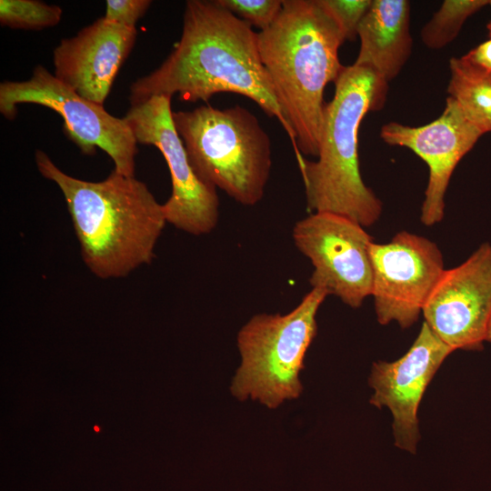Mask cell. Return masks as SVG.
Masks as SVG:
<instances>
[{
  "label": "cell",
  "mask_w": 491,
  "mask_h": 491,
  "mask_svg": "<svg viewBox=\"0 0 491 491\" xmlns=\"http://www.w3.org/2000/svg\"><path fill=\"white\" fill-rule=\"evenodd\" d=\"M218 93L244 95L276 117L296 154L294 133L261 60L258 34L215 0H189L179 42L158 68L132 84L129 100L134 105L178 94L185 101L207 102Z\"/></svg>",
  "instance_id": "1"
},
{
  "label": "cell",
  "mask_w": 491,
  "mask_h": 491,
  "mask_svg": "<svg viewBox=\"0 0 491 491\" xmlns=\"http://www.w3.org/2000/svg\"><path fill=\"white\" fill-rule=\"evenodd\" d=\"M35 163L62 191L82 259L95 276L124 277L152 262L166 220L144 182L115 170L99 182L75 178L41 150L35 152Z\"/></svg>",
  "instance_id": "2"
},
{
  "label": "cell",
  "mask_w": 491,
  "mask_h": 491,
  "mask_svg": "<svg viewBox=\"0 0 491 491\" xmlns=\"http://www.w3.org/2000/svg\"><path fill=\"white\" fill-rule=\"evenodd\" d=\"M258 48L282 113L303 155L317 156L324 91L344 65L338 50L346 40L319 0H283L269 27L259 31Z\"/></svg>",
  "instance_id": "3"
},
{
  "label": "cell",
  "mask_w": 491,
  "mask_h": 491,
  "mask_svg": "<svg viewBox=\"0 0 491 491\" xmlns=\"http://www.w3.org/2000/svg\"><path fill=\"white\" fill-rule=\"evenodd\" d=\"M326 104L316 161L303 157L298 166L307 209L346 216L363 227L375 224L382 202L366 185L358 160V130L368 112L384 107L388 83L366 66H344Z\"/></svg>",
  "instance_id": "4"
},
{
  "label": "cell",
  "mask_w": 491,
  "mask_h": 491,
  "mask_svg": "<svg viewBox=\"0 0 491 491\" xmlns=\"http://www.w3.org/2000/svg\"><path fill=\"white\" fill-rule=\"evenodd\" d=\"M190 165L206 185L244 205L260 202L271 165V143L258 119L236 105L172 113Z\"/></svg>",
  "instance_id": "5"
},
{
  "label": "cell",
  "mask_w": 491,
  "mask_h": 491,
  "mask_svg": "<svg viewBox=\"0 0 491 491\" xmlns=\"http://www.w3.org/2000/svg\"><path fill=\"white\" fill-rule=\"evenodd\" d=\"M328 294L312 288L289 313L257 314L237 334L241 364L230 391L275 409L303 391L299 374L316 335V313Z\"/></svg>",
  "instance_id": "6"
},
{
  "label": "cell",
  "mask_w": 491,
  "mask_h": 491,
  "mask_svg": "<svg viewBox=\"0 0 491 491\" xmlns=\"http://www.w3.org/2000/svg\"><path fill=\"white\" fill-rule=\"evenodd\" d=\"M25 103L58 113L65 134L84 154L93 155L98 147L111 157L115 172L135 176L137 142L125 118L80 96L42 65L35 67L28 80L0 85V113L5 117L13 120L16 106Z\"/></svg>",
  "instance_id": "7"
},
{
  "label": "cell",
  "mask_w": 491,
  "mask_h": 491,
  "mask_svg": "<svg viewBox=\"0 0 491 491\" xmlns=\"http://www.w3.org/2000/svg\"><path fill=\"white\" fill-rule=\"evenodd\" d=\"M172 113L171 97L155 95L131 105L124 118L136 142L155 146L166 161L172 180L171 195L162 205L166 223L191 235L208 234L218 222L216 188L194 171Z\"/></svg>",
  "instance_id": "8"
},
{
  "label": "cell",
  "mask_w": 491,
  "mask_h": 491,
  "mask_svg": "<svg viewBox=\"0 0 491 491\" xmlns=\"http://www.w3.org/2000/svg\"><path fill=\"white\" fill-rule=\"evenodd\" d=\"M292 235L314 266L312 288H321L353 308L371 296L373 238L361 225L340 215L314 213L296 223Z\"/></svg>",
  "instance_id": "9"
},
{
  "label": "cell",
  "mask_w": 491,
  "mask_h": 491,
  "mask_svg": "<svg viewBox=\"0 0 491 491\" xmlns=\"http://www.w3.org/2000/svg\"><path fill=\"white\" fill-rule=\"evenodd\" d=\"M370 260L378 322L411 326L446 270L440 249L424 236L401 231L388 243L373 242Z\"/></svg>",
  "instance_id": "10"
},
{
  "label": "cell",
  "mask_w": 491,
  "mask_h": 491,
  "mask_svg": "<svg viewBox=\"0 0 491 491\" xmlns=\"http://www.w3.org/2000/svg\"><path fill=\"white\" fill-rule=\"evenodd\" d=\"M425 322L453 350L480 349L491 320V244L446 269L424 308Z\"/></svg>",
  "instance_id": "11"
},
{
  "label": "cell",
  "mask_w": 491,
  "mask_h": 491,
  "mask_svg": "<svg viewBox=\"0 0 491 491\" xmlns=\"http://www.w3.org/2000/svg\"><path fill=\"white\" fill-rule=\"evenodd\" d=\"M484 134L464 115L450 96L439 117L421 126L389 122L380 130L382 140L410 149L428 166V182L421 206L425 225L439 223L445 215V195L460 160Z\"/></svg>",
  "instance_id": "12"
},
{
  "label": "cell",
  "mask_w": 491,
  "mask_h": 491,
  "mask_svg": "<svg viewBox=\"0 0 491 491\" xmlns=\"http://www.w3.org/2000/svg\"><path fill=\"white\" fill-rule=\"evenodd\" d=\"M454 350L424 322L409 350L394 362L374 363L370 404L386 406L393 416L395 444L414 453L420 438L417 409L423 394L446 356Z\"/></svg>",
  "instance_id": "13"
},
{
  "label": "cell",
  "mask_w": 491,
  "mask_h": 491,
  "mask_svg": "<svg viewBox=\"0 0 491 491\" xmlns=\"http://www.w3.org/2000/svg\"><path fill=\"white\" fill-rule=\"evenodd\" d=\"M136 34L135 28L98 18L60 41L54 50V75L80 96L104 105Z\"/></svg>",
  "instance_id": "14"
},
{
  "label": "cell",
  "mask_w": 491,
  "mask_h": 491,
  "mask_svg": "<svg viewBox=\"0 0 491 491\" xmlns=\"http://www.w3.org/2000/svg\"><path fill=\"white\" fill-rule=\"evenodd\" d=\"M357 36L360 48L354 65L371 68L387 83L393 80L412 53L410 2L373 0Z\"/></svg>",
  "instance_id": "15"
},
{
  "label": "cell",
  "mask_w": 491,
  "mask_h": 491,
  "mask_svg": "<svg viewBox=\"0 0 491 491\" xmlns=\"http://www.w3.org/2000/svg\"><path fill=\"white\" fill-rule=\"evenodd\" d=\"M448 96L482 133L491 132V73L475 66L462 56L449 60Z\"/></svg>",
  "instance_id": "16"
},
{
  "label": "cell",
  "mask_w": 491,
  "mask_h": 491,
  "mask_svg": "<svg viewBox=\"0 0 491 491\" xmlns=\"http://www.w3.org/2000/svg\"><path fill=\"white\" fill-rule=\"evenodd\" d=\"M488 0H445L440 8L420 31L422 43L432 50L450 44L459 34L466 19L489 5Z\"/></svg>",
  "instance_id": "17"
},
{
  "label": "cell",
  "mask_w": 491,
  "mask_h": 491,
  "mask_svg": "<svg viewBox=\"0 0 491 491\" xmlns=\"http://www.w3.org/2000/svg\"><path fill=\"white\" fill-rule=\"evenodd\" d=\"M62 8L35 0H1L0 22L4 26L40 30L56 25Z\"/></svg>",
  "instance_id": "18"
},
{
  "label": "cell",
  "mask_w": 491,
  "mask_h": 491,
  "mask_svg": "<svg viewBox=\"0 0 491 491\" xmlns=\"http://www.w3.org/2000/svg\"><path fill=\"white\" fill-rule=\"evenodd\" d=\"M221 7L256 26L266 29L276 20L283 6V0H215Z\"/></svg>",
  "instance_id": "19"
},
{
  "label": "cell",
  "mask_w": 491,
  "mask_h": 491,
  "mask_svg": "<svg viewBox=\"0 0 491 491\" xmlns=\"http://www.w3.org/2000/svg\"><path fill=\"white\" fill-rule=\"evenodd\" d=\"M342 31L346 40L357 36L359 24L373 0H319Z\"/></svg>",
  "instance_id": "20"
},
{
  "label": "cell",
  "mask_w": 491,
  "mask_h": 491,
  "mask_svg": "<svg viewBox=\"0 0 491 491\" xmlns=\"http://www.w3.org/2000/svg\"><path fill=\"white\" fill-rule=\"evenodd\" d=\"M151 4L149 0H108L104 17L123 26L135 28L136 22Z\"/></svg>",
  "instance_id": "21"
},
{
  "label": "cell",
  "mask_w": 491,
  "mask_h": 491,
  "mask_svg": "<svg viewBox=\"0 0 491 491\" xmlns=\"http://www.w3.org/2000/svg\"><path fill=\"white\" fill-rule=\"evenodd\" d=\"M462 57L479 69L491 73V38L470 50Z\"/></svg>",
  "instance_id": "22"
},
{
  "label": "cell",
  "mask_w": 491,
  "mask_h": 491,
  "mask_svg": "<svg viewBox=\"0 0 491 491\" xmlns=\"http://www.w3.org/2000/svg\"><path fill=\"white\" fill-rule=\"evenodd\" d=\"M486 341L491 343V320H490L489 327H488V330H487V335H486Z\"/></svg>",
  "instance_id": "23"
},
{
  "label": "cell",
  "mask_w": 491,
  "mask_h": 491,
  "mask_svg": "<svg viewBox=\"0 0 491 491\" xmlns=\"http://www.w3.org/2000/svg\"><path fill=\"white\" fill-rule=\"evenodd\" d=\"M486 28L488 30L489 37L491 38V21L487 24Z\"/></svg>",
  "instance_id": "24"
},
{
  "label": "cell",
  "mask_w": 491,
  "mask_h": 491,
  "mask_svg": "<svg viewBox=\"0 0 491 491\" xmlns=\"http://www.w3.org/2000/svg\"><path fill=\"white\" fill-rule=\"evenodd\" d=\"M489 5H491V1L489 2Z\"/></svg>",
  "instance_id": "25"
}]
</instances>
